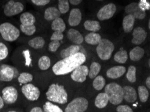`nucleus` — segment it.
Returning a JSON list of instances; mask_svg holds the SVG:
<instances>
[{
    "instance_id": "12",
    "label": "nucleus",
    "mask_w": 150,
    "mask_h": 112,
    "mask_svg": "<svg viewBox=\"0 0 150 112\" xmlns=\"http://www.w3.org/2000/svg\"><path fill=\"white\" fill-rule=\"evenodd\" d=\"M22 92L29 101H36L40 97L39 89L31 83L24 84L22 87Z\"/></svg>"
},
{
    "instance_id": "10",
    "label": "nucleus",
    "mask_w": 150,
    "mask_h": 112,
    "mask_svg": "<svg viewBox=\"0 0 150 112\" xmlns=\"http://www.w3.org/2000/svg\"><path fill=\"white\" fill-rule=\"evenodd\" d=\"M18 76V70L16 67L8 65L0 66V81L9 82Z\"/></svg>"
},
{
    "instance_id": "43",
    "label": "nucleus",
    "mask_w": 150,
    "mask_h": 112,
    "mask_svg": "<svg viewBox=\"0 0 150 112\" xmlns=\"http://www.w3.org/2000/svg\"><path fill=\"white\" fill-rule=\"evenodd\" d=\"M117 112H133V110L128 106H119L117 108Z\"/></svg>"
},
{
    "instance_id": "39",
    "label": "nucleus",
    "mask_w": 150,
    "mask_h": 112,
    "mask_svg": "<svg viewBox=\"0 0 150 112\" xmlns=\"http://www.w3.org/2000/svg\"><path fill=\"white\" fill-rule=\"evenodd\" d=\"M61 46V42L57 40H51L49 42L48 46V49L50 52H54L57 51Z\"/></svg>"
},
{
    "instance_id": "44",
    "label": "nucleus",
    "mask_w": 150,
    "mask_h": 112,
    "mask_svg": "<svg viewBox=\"0 0 150 112\" xmlns=\"http://www.w3.org/2000/svg\"><path fill=\"white\" fill-rule=\"evenodd\" d=\"M69 1L71 6H78L82 3L83 0H69Z\"/></svg>"
},
{
    "instance_id": "17",
    "label": "nucleus",
    "mask_w": 150,
    "mask_h": 112,
    "mask_svg": "<svg viewBox=\"0 0 150 112\" xmlns=\"http://www.w3.org/2000/svg\"><path fill=\"white\" fill-rule=\"evenodd\" d=\"M61 13L57 6H49L45 8L43 13V18L45 21L48 22H52L56 18L61 17Z\"/></svg>"
},
{
    "instance_id": "8",
    "label": "nucleus",
    "mask_w": 150,
    "mask_h": 112,
    "mask_svg": "<svg viewBox=\"0 0 150 112\" xmlns=\"http://www.w3.org/2000/svg\"><path fill=\"white\" fill-rule=\"evenodd\" d=\"M117 6L115 3H108L102 6L96 12V18L99 21L108 20L114 16L117 11Z\"/></svg>"
},
{
    "instance_id": "21",
    "label": "nucleus",
    "mask_w": 150,
    "mask_h": 112,
    "mask_svg": "<svg viewBox=\"0 0 150 112\" xmlns=\"http://www.w3.org/2000/svg\"><path fill=\"white\" fill-rule=\"evenodd\" d=\"M83 26L84 29L89 32H98L102 28L100 22L96 20H86Z\"/></svg>"
},
{
    "instance_id": "25",
    "label": "nucleus",
    "mask_w": 150,
    "mask_h": 112,
    "mask_svg": "<svg viewBox=\"0 0 150 112\" xmlns=\"http://www.w3.org/2000/svg\"><path fill=\"white\" fill-rule=\"evenodd\" d=\"M102 38L98 32H89L83 36L84 42L90 45H98Z\"/></svg>"
},
{
    "instance_id": "15",
    "label": "nucleus",
    "mask_w": 150,
    "mask_h": 112,
    "mask_svg": "<svg viewBox=\"0 0 150 112\" xmlns=\"http://www.w3.org/2000/svg\"><path fill=\"white\" fill-rule=\"evenodd\" d=\"M89 69L86 65H80L73 70L71 74V78L73 81L78 83H83L86 80L88 75Z\"/></svg>"
},
{
    "instance_id": "18",
    "label": "nucleus",
    "mask_w": 150,
    "mask_h": 112,
    "mask_svg": "<svg viewBox=\"0 0 150 112\" xmlns=\"http://www.w3.org/2000/svg\"><path fill=\"white\" fill-rule=\"evenodd\" d=\"M67 37L74 44L81 45L84 42L83 36L78 30L74 28H69L67 30Z\"/></svg>"
},
{
    "instance_id": "23",
    "label": "nucleus",
    "mask_w": 150,
    "mask_h": 112,
    "mask_svg": "<svg viewBox=\"0 0 150 112\" xmlns=\"http://www.w3.org/2000/svg\"><path fill=\"white\" fill-rule=\"evenodd\" d=\"M81 49H83V48L80 45L72 44L69 46V47H67V49H63L61 51L60 53L61 56L63 58H65L66 57L74 55V54L78 53V52H81Z\"/></svg>"
},
{
    "instance_id": "16",
    "label": "nucleus",
    "mask_w": 150,
    "mask_h": 112,
    "mask_svg": "<svg viewBox=\"0 0 150 112\" xmlns=\"http://www.w3.org/2000/svg\"><path fill=\"white\" fill-rule=\"evenodd\" d=\"M133 38L131 42L135 45H140L144 42L147 37V32L146 30L141 26L134 28L132 30Z\"/></svg>"
},
{
    "instance_id": "4",
    "label": "nucleus",
    "mask_w": 150,
    "mask_h": 112,
    "mask_svg": "<svg viewBox=\"0 0 150 112\" xmlns=\"http://www.w3.org/2000/svg\"><path fill=\"white\" fill-rule=\"evenodd\" d=\"M20 29L15 25L8 22L0 24V35L7 42H14L20 36Z\"/></svg>"
},
{
    "instance_id": "50",
    "label": "nucleus",
    "mask_w": 150,
    "mask_h": 112,
    "mask_svg": "<svg viewBox=\"0 0 150 112\" xmlns=\"http://www.w3.org/2000/svg\"><path fill=\"white\" fill-rule=\"evenodd\" d=\"M8 112H18V111H8Z\"/></svg>"
},
{
    "instance_id": "6",
    "label": "nucleus",
    "mask_w": 150,
    "mask_h": 112,
    "mask_svg": "<svg viewBox=\"0 0 150 112\" xmlns=\"http://www.w3.org/2000/svg\"><path fill=\"white\" fill-rule=\"evenodd\" d=\"M115 50V44L106 38H102L96 46V52L102 61H108L110 58Z\"/></svg>"
},
{
    "instance_id": "36",
    "label": "nucleus",
    "mask_w": 150,
    "mask_h": 112,
    "mask_svg": "<svg viewBox=\"0 0 150 112\" xmlns=\"http://www.w3.org/2000/svg\"><path fill=\"white\" fill-rule=\"evenodd\" d=\"M138 95L141 101L145 103L149 97V91L145 86H139L138 87Z\"/></svg>"
},
{
    "instance_id": "28",
    "label": "nucleus",
    "mask_w": 150,
    "mask_h": 112,
    "mask_svg": "<svg viewBox=\"0 0 150 112\" xmlns=\"http://www.w3.org/2000/svg\"><path fill=\"white\" fill-rule=\"evenodd\" d=\"M108 104V97L106 93H100L96 96L95 106L99 109H103Z\"/></svg>"
},
{
    "instance_id": "19",
    "label": "nucleus",
    "mask_w": 150,
    "mask_h": 112,
    "mask_svg": "<svg viewBox=\"0 0 150 112\" xmlns=\"http://www.w3.org/2000/svg\"><path fill=\"white\" fill-rule=\"evenodd\" d=\"M135 18L132 15L127 14L125 15L122 23V30L128 34L132 32L133 28H135Z\"/></svg>"
},
{
    "instance_id": "3",
    "label": "nucleus",
    "mask_w": 150,
    "mask_h": 112,
    "mask_svg": "<svg viewBox=\"0 0 150 112\" xmlns=\"http://www.w3.org/2000/svg\"><path fill=\"white\" fill-rule=\"evenodd\" d=\"M47 99L51 102L59 104H65L67 102V93L64 87L57 83L52 84L49 86L46 93Z\"/></svg>"
},
{
    "instance_id": "5",
    "label": "nucleus",
    "mask_w": 150,
    "mask_h": 112,
    "mask_svg": "<svg viewBox=\"0 0 150 112\" xmlns=\"http://www.w3.org/2000/svg\"><path fill=\"white\" fill-rule=\"evenodd\" d=\"M104 93L108 96V101L112 105H119L123 100L122 87L116 83L106 85L104 88Z\"/></svg>"
},
{
    "instance_id": "13",
    "label": "nucleus",
    "mask_w": 150,
    "mask_h": 112,
    "mask_svg": "<svg viewBox=\"0 0 150 112\" xmlns=\"http://www.w3.org/2000/svg\"><path fill=\"white\" fill-rule=\"evenodd\" d=\"M82 12L80 8H74L69 11L67 24L71 28L78 26L82 21Z\"/></svg>"
},
{
    "instance_id": "37",
    "label": "nucleus",
    "mask_w": 150,
    "mask_h": 112,
    "mask_svg": "<svg viewBox=\"0 0 150 112\" xmlns=\"http://www.w3.org/2000/svg\"><path fill=\"white\" fill-rule=\"evenodd\" d=\"M127 80L131 83H135L136 81V67L133 65H131L129 67L128 70L126 74Z\"/></svg>"
},
{
    "instance_id": "20",
    "label": "nucleus",
    "mask_w": 150,
    "mask_h": 112,
    "mask_svg": "<svg viewBox=\"0 0 150 112\" xmlns=\"http://www.w3.org/2000/svg\"><path fill=\"white\" fill-rule=\"evenodd\" d=\"M123 99L128 103H134L137 99V94L135 89L131 86H125L122 87Z\"/></svg>"
},
{
    "instance_id": "35",
    "label": "nucleus",
    "mask_w": 150,
    "mask_h": 112,
    "mask_svg": "<svg viewBox=\"0 0 150 112\" xmlns=\"http://www.w3.org/2000/svg\"><path fill=\"white\" fill-rule=\"evenodd\" d=\"M33 80V75L28 73H22L18 77V81L21 84H27Z\"/></svg>"
},
{
    "instance_id": "7",
    "label": "nucleus",
    "mask_w": 150,
    "mask_h": 112,
    "mask_svg": "<svg viewBox=\"0 0 150 112\" xmlns=\"http://www.w3.org/2000/svg\"><path fill=\"white\" fill-rule=\"evenodd\" d=\"M25 6L21 1L16 0H8L4 6L3 12L6 17H12L22 13Z\"/></svg>"
},
{
    "instance_id": "30",
    "label": "nucleus",
    "mask_w": 150,
    "mask_h": 112,
    "mask_svg": "<svg viewBox=\"0 0 150 112\" xmlns=\"http://www.w3.org/2000/svg\"><path fill=\"white\" fill-rule=\"evenodd\" d=\"M101 66L98 63L96 62H93L91 64L89 72H88V76L90 79H94L95 77L98 76V73L100 72Z\"/></svg>"
},
{
    "instance_id": "26",
    "label": "nucleus",
    "mask_w": 150,
    "mask_h": 112,
    "mask_svg": "<svg viewBox=\"0 0 150 112\" xmlns=\"http://www.w3.org/2000/svg\"><path fill=\"white\" fill-rule=\"evenodd\" d=\"M28 46H30L31 48L34 49H41L44 47L45 44V38L41 36H35L30 40H28Z\"/></svg>"
},
{
    "instance_id": "27",
    "label": "nucleus",
    "mask_w": 150,
    "mask_h": 112,
    "mask_svg": "<svg viewBox=\"0 0 150 112\" xmlns=\"http://www.w3.org/2000/svg\"><path fill=\"white\" fill-rule=\"evenodd\" d=\"M145 51L143 48L140 46H135L131 50L129 53V56L131 61H139L144 56Z\"/></svg>"
},
{
    "instance_id": "1",
    "label": "nucleus",
    "mask_w": 150,
    "mask_h": 112,
    "mask_svg": "<svg viewBox=\"0 0 150 112\" xmlns=\"http://www.w3.org/2000/svg\"><path fill=\"white\" fill-rule=\"evenodd\" d=\"M86 61V56L82 52L66 57L59 61L53 67V71L56 75H65L71 73L75 68L82 65Z\"/></svg>"
},
{
    "instance_id": "41",
    "label": "nucleus",
    "mask_w": 150,
    "mask_h": 112,
    "mask_svg": "<svg viewBox=\"0 0 150 112\" xmlns=\"http://www.w3.org/2000/svg\"><path fill=\"white\" fill-rule=\"evenodd\" d=\"M33 5L37 7H45L48 6L51 3V0H30Z\"/></svg>"
},
{
    "instance_id": "24",
    "label": "nucleus",
    "mask_w": 150,
    "mask_h": 112,
    "mask_svg": "<svg viewBox=\"0 0 150 112\" xmlns=\"http://www.w3.org/2000/svg\"><path fill=\"white\" fill-rule=\"evenodd\" d=\"M51 28L53 32H64L67 29V25L65 24L64 20L61 17L56 18L51 24Z\"/></svg>"
},
{
    "instance_id": "2",
    "label": "nucleus",
    "mask_w": 150,
    "mask_h": 112,
    "mask_svg": "<svg viewBox=\"0 0 150 112\" xmlns=\"http://www.w3.org/2000/svg\"><path fill=\"white\" fill-rule=\"evenodd\" d=\"M20 30L26 36H31L37 31L36 26V18L33 13L26 11L21 13L20 16Z\"/></svg>"
},
{
    "instance_id": "46",
    "label": "nucleus",
    "mask_w": 150,
    "mask_h": 112,
    "mask_svg": "<svg viewBox=\"0 0 150 112\" xmlns=\"http://www.w3.org/2000/svg\"><path fill=\"white\" fill-rule=\"evenodd\" d=\"M4 106V101L3 100V98L0 96V109L3 108Z\"/></svg>"
},
{
    "instance_id": "11",
    "label": "nucleus",
    "mask_w": 150,
    "mask_h": 112,
    "mask_svg": "<svg viewBox=\"0 0 150 112\" xmlns=\"http://www.w3.org/2000/svg\"><path fill=\"white\" fill-rule=\"evenodd\" d=\"M125 11L127 14L132 15L135 20L142 21L146 18V11L140 9L137 2H131L126 6L125 7Z\"/></svg>"
},
{
    "instance_id": "34",
    "label": "nucleus",
    "mask_w": 150,
    "mask_h": 112,
    "mask_svg": "<svg viewBox=\"0 0 150 112\" xmlns=\"http://www.w3.org/2000/svg\"><path fill=\"white\" fill-rule=\"evenodd\" d=\"M44 112H63L59 107L52 104L51 101H47L43 105Z\"/></svg>"
},
{
    "instance_id": "38",
    "label": "nucleus",
    "mask_w": 150,
    "mask_h": 112,
    "mask_svg": "<svg viewBox=\"0 0 150 112\" xmlns=\"http://www.w3.org/2000/svg\"><path fill=\"white\" fill-rule=\"evenodd\" d=\"M8 56V49L4 42H0V61H3Z\"/></svg>"
},
{
    "instance_id": "48",
    "label": "nucleus",
    "mask_w": 150,
    "mask_h": 112,
    "mask_svg": "<svg viewBox=\"0 0 150 112\" xmlns=\"http://www.w3.org/2000/svg\"><path fill=\"white\" fill-rule=\"evenodd\" d=\"M149 23H150V21L149 20H148V24H147V27H148V30L150 29V25H149Z\"/></svg>"
},
{
    "instance_id": "47",
    "label": "nucleus",
    "mask_w": 150,
    "mask_h": 112,
    "mask_svg": "<svg viewBox=\"0 0 150 112\" xmlns=\"http://www.w3.org/2000/svg\"><path fill=\"white\" fill-rule=\"evenodd\" d=\"M146 85L147 87V88L149 89L150 88V77H148L146 79Z\"/></svg>"
},
{
    "instance_id": "49",
    "label": "nucleus",
    "mask_w": 150,
    "mask_h": 112,
    "mask_svg": "<svg viewBox=\"0 0 150 112\" xmlns=\"http://www.w3.org/2000/svg\"><path fill=\"white\" fill-rule=\"evenodd\" d=\"M95 1H99V2H100V1H105V0H95Z\"/></svg>"
},
{
    "instance_id": "22",
    "label": "nucleus",
    "mask_w": 150,
    "mask_h": 112,
    "mask_svg": "<svg viewBox=\"0 0 150 112\" xmlns=\"http://www.w3.org/2000/svg\"><path fill=\"white\" fill-rule=\"evenodd\" d=\"M126 73V68L123 66H115L109 68L106 72V75L108 78L118 79L122 77Z\"/></svg>"
},
{
    "instance_id": "40",
    "label": "nucleus",
    "mask_w": 150,
    "mask_h": 112,
    "mask_svg": "<svg viewBox=\"0 0 150 112\" xmlns=\"http://www.w3.org/2000/svg\"><path fill=\"white\" fill-rule=\"evenodd\" d=\"M138 6L140 9H142L143 11H149L150 9V3L149 0H139V1L137 2Z\"/></svg>"
},
{
    "instance_id": "29",
    "label": "nucleus",
    "mask_w": 150,
    "mask_h": 112,
    "mask_svg": "<svg viewBox=\"0 0 150 112\" xmlns=\"http://www.w3.org/2000/svg\"><path fill=\"white\" fill-rule=\"evenodd\" d=\"M57 8L61 15H65L70 10L69 0H57Z\"/></svg>"
},
{
    "instance_id": "31",
    "label": "nucleus",
    "mask_w": 150,
    "mask_h": 112,
    "mask_svg": "<svg viewBox=\"0 0 150 112\" xmlns=\"http://www.w3.org/2000/svg\"><path fill=\"white\" fill-rule=\"evenodd\" d=\"M128 59V54L125 50L121 49L119 51H118L114 56V60L117 63L124 64L125 63Z\"/></svg>"
},
{
    "instance_id": "9",
    "label": "nucleus",
    "mask_w": 150,
    "mask_h": 112,
    "mask_svg": "<svg viewBox=\"0 0 150 112\" xmlns=\"http://www.w3.org/2000/svg\"><path fill=\"white\" fill-rule=\"evenodd\" d=\"M89 103L84 97H77L73 99L65 108V112H84L87 110Z\"/></svg>"
},
{
    "instance_id": "14",
    "label": "nucleus",
    "mask_w": 150,
    "mask_h": 112,
    "mask_svg": "<svg viewBox=\"0 0 150 112\" xmlns=\"http://www.w3.org/2000/svg\"><path fill=\"white\" fill-rule=\"evenodd\" d=\"M18 91L12 86L6 87L2 90V98L6 104H13L18 99Z\"/></svg>"
},
{
    "instance_id": "45",
    "label": "nucleus",
    "mask_w": 150,
    "mask_h": 112,
    "mask_svg": "<svg viewBox=\"0 0 150 112\" xmlns=\"http://www.w3.org/2000/svg\"><path fill=\"white\" fill-rule=\"evenodd\" d=\"M30 112H43L42 109L39 107H35L31 109Z\"/></svg>"
},
{
    "instance_id": "33",
    "label": "nucleus",
    "mask_w": 150,
    "mask_h": 112,
    "mask_svg": "<svg viewBox=\"0 0 150 112\" xmlns=\"http://www.w3.org/2000/svg\"><path fill=\"white\" fill-rule=\"evenodd\" d=\"M106 81L102 76H96L93 81V87L97 91H100L104 87Z\"/></svg>"
},
{
    "instance_id": "32",
    "label": "nucleus",
    "mask_w": 150,
    "mask_h": 112,
    "mask_svg": "<svg viewBox=\"0 0 150 112\" xmlns=\"http://www.w3.org/2000/svg\"><path fill=\"white\" fill-rule=\"evenodd\" d=\"M38 65L40 69L42 70L49 69L51 67V59L47 56H42L38 60Z\"/></svg>"
},
{
    "instance_id": "42",
    "label": "nucleus",
    "mask_w": 150,
    "mask_h": 112,
    "mask_svg": "<svg viewBox=\"0 0 150 112\" xmlns=\"http://www.w3.org/2000/svg\"><path fill=\"white\" fill-rule=\"evenodd\" d=\"M64 38V34L63 32H53L52 35L51 36V38H50V40H57V41H61L63 40Z\"/></svg>"
}]
</instances>
